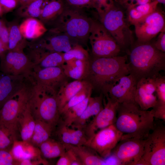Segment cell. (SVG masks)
<instances>
[{"mask_svg": "<svg viewBox=\"0 0 165 165\" xmlns=\"http://www.w3.org/2000/svg\"><path fill=\"white\" fill-rule=\"evenodd\" d=\"M126 56L90 58L87 71L83 80L93 89L101 91L105 96L110 87L122 76L130 74Z\"/></svg>", "mask_w": 165, "mask_h": 165, "instance_id": "1", "label": "cell"}, {"mask_svg": "<svg viewBox=\"0 0 165 165\" xmlns=\"http://www.w3.org/2000/svg\"><path fill=\"white\" fill-rule=\"evenodd\" d=\"M154 119L151 110H142L135 101L124 102L119 103L114 125L122 134L121 139H145L153 128Z\"/></svg>", "mask_w": 165, "mask_h": 165, "instance_id": "2", "label": "cell"}, {"mask_svg": "<svg viewBox=\"0 0 165 165\" xmlns=\"http://www.w3.org/2000/svg\"><path fill=\"white\" fill-rule=\"evenodd\" d=\"M128 63L130 74L137 82L142 78H154L165 70V53L150 42L138 43L130 52Z\"/></svg>", "mask_w": 165, "mask_h": 165, "instance_id": "3", "label": "cell"}, {"mask_svg": "<svg viewBox=\"0 0 165 165\" xmlns=\"http://www.w3.org/2000/svg\"><path fill=\"white\" fill-rule=\"evenodd\" d=\"M93 20L87 15L84 9L65 3L63 12L52 23L53 27L50 29L62 32L78 44L86 45L88 41Z\"/></svg>", "mask_w": 165, "mask_h": 165, "instance_id": "4", "label": "cell"}, {"mask_svg": "<svg viewBox=\"0 0 165 165\" xmlns=\"http://www.w3.org/2000/svg\"><path fill=\"white\" fill-rule=\"evenodd\" d=\"M97 13L98 20L120 48L132 44L133 37L130 24L123 11L116 2L109 0L106 8Z\"/></svg>", "mask_w": 165, "mask_h": 165, "instance_id": "5", "label": "cell"}, {"mask_svg": "<svg viewBox=\"0 0 165 165\" xmlns=\"http://www.w3.org/2000/svg\"><path fill=\"white\" fill-rule=\"evenodd\" d=\"M28 102L35 120L44 121L55 128L60 119L56 95L47 92L32 81Z\"/></svg>", "mask_w": 165, "mask_h": 165, "instance_id": "6", "label": "cell"}, {"mask_svg": "<svg viewBox=\"0 0 165 165\" xmlns=\"http://www.w3.org/2000/svg\"><path fill=\"white\" fill-rule=\"evenodd\" d=\"M165 165V127L154 123L153 128L145 139L143 154L135 165Z\"/></svg>", "mask_w": 165, "mask_h": 165, "instance_id": "7", "label": "cell"}, {"mask_svg": "<svg viewBox=\"0 0 165 165\" xmlns=\"http://www.w3.org/2000/svg\"><path fill=\"white\" fill-rule=\"evenodd\" d=\"M88 41L94 57H116L120 51V47L98 20H93Z\"/></svg>", "mask_w": 165, "mask_h": 165, "instance_id": "8", "label": "cell"}, {"mask_svg": "<svg viewBox=\"0 0 165 165\" xmlns=\"http://www.w3.org/2000/svg\"><path fill=\"white\" fill-rule=\"evenodd\" d=\"M30 84L25 86L7 101L0 109V126L17 132V119L23 108L28 101Z\"/></svg>", "mask_w": 165, "mask_h": 165, "instance_id": "9", "label": "cell"}, {"mask_svg": "<svg viewBox=\"0 0 165 165\" xmlns=\"http://www.w3.org/2000/svg\"><path fill=\"white\" fill-rule=\"evenodd\" d=\"M34 67L33 63L24 51L7 50L0 56V70L4 74L28 78Z\"/></svg>", "mask_w": 165, "mask_h": 165, "instance_id": "10", "label": "cell"}, {"mask_svg": "<svg viewBox=\"0 0 165 165\" xmlns=\"http://www.w3.org/2000/svg\"><path fill=\"white\" fill-rule=\"evenodd\" d=\"M122 136V133L113 124L97 131L88 139L85 145L105 159L111 155Z\"/></svg>", "mask_w": 165, "mask_h": 165, "instance_id": "11", "label": "cell"}, {"mask_svg": "<svg viewBox=\"0 0 165 165\" xmlns=\"http://www.w3.org/2000/svg\"><path fill=\"white\" fill-rule=\"evenodd\" d=\"M32 81L47 92L56 95L68 77L61 67L35 68L31 75Z\"/></svg>", "mask_w": 165, "mask_h": 165, "instance_id": "12", "label": "cell"}, {"mask_svg": "<svg viewBox=\"0 0 165 165\" xmlns=\"http://www.w3.org/2000/svg\"><path fill=\"white\" fill-rule=\"evenodd\" d=\"M145 141L135 138L121 139L113 149L112 156L119 165H135L143 154Z\"/></svg>", "mask_w": 165, "mask_h": 165, "instance_id": "13", "label": "cell"}, {"mask_svg": "<svg viewBox=\"0 0 165 165\" xmlns=\"http://www.w3.org/2000/svg\"><path fill=\"white\" fill-rule=\"evenodd\" d=\"M134 26L138 43L150 42L160 32L165 31L164 15L157 9Z\"/></svg>", "mask_w": 165, "mask_h": 165, "instance_id": "14", "label": "cell"}, {"mask_svg": "<svg viewBox=\"0 0 165 165\" xmlns=\"http://www.w3.org/2000/svg\"><path fill=\"white\" fill-rule=\"evenodd\" d=\"M106 97L107 102L103 109L82 129L88 139L98 131L114 124L116 122L119 103L107 96Z\"/></svg>", "mask_w": 165, "mask_h": 165, "instance_id": "15", "label": "cell"}, {"mask_svg": "<svg viewBox=\"0 0 165 165\" xmlns=\"http://www.w3.org/2000/svg\"><path fill=\"white\" fill-rule=\"evenodd\" d=\"M137 82L130 74L122 76L110 87L105 97L119 103L135 101Z\"/></svg>", "mask_w": 165, "mask_h": 165, "instance_id": "16", "label": "cell"}, {"mask_svg": "<svg viewBox=\"0 0 165 165\" xmlns=\"http://www.w3.org/2000/svg\"><path fill=\"white\" fill-rule=\"evenodd\" d=\"M36 46L51 52L65 53L78 44L66 34L51 29Z\"/></svg>", "mask_w": 165, "mask_h": 165, "instance_id": "17", "label": "cell"}, {"mask_svg": "<svg viewBox=\"0 0 165 165\" xmlns=\"http://www.w3.org/2000/svg\"><path fill=\"white\" fill-rule=\"evenodd\" d=\"M154 78H142L137 82L134 100L142 110L152 108L157 102V96L154 94L156 88Z\"/></svg>", "mask_w": 165, "mask_h": 165, "instance_id": "18", "label": "cell"}, {"mask_svg": "<svg viewBox=\"0 0 165 165\" xmlns=\"http://www.w3.org/2000/svg\"><path fill=\"white\" fill-rule=\"evenodd\" d=\"M30 48L28 56L33 63L34 68L61 67L65 63L64 53L49 51L35 46H31Z\"/></svg>", "mask_w": 165, "mask_h": 165, "instance_id": "19", "label": "cell"}, {"mask_svg": "<svg viewBox=\"0 0 165 165\" xmlns=\"http://www.w3.org/2000/svg\"><path fill=\"white\" fill-rule=\"evenodd\" d=\"M0 75V109L26 85L28 78L2 73Z\"/></svg>", "mask_w": 165, "mask_h": 165, "instance_id": "20", "label": "cell"}, {"mask_svg": "<svg viewBox=\"0 0 165 165\" xmlns=\"http://www.w3.org/2000/svg\"><path fill=\"white\" fill-rule=\"evenodd\" d=\"M56 127L58 141L63 144L84 145L88 140L82 129L70 128L65 125L60 119Z\"/></svg>", "mask_w": 165, "mask_h": 165, "instance_id": "21", "label": "cell"}, {"mask_svg": "<svg viewBox=\"0 0 165 165\" xmlns=\"http://www.w3.org/2000/svg\"><path fill=\"white\" fill-rule=\"evenodd\" d=\"M35 119L31 110L28 102L19 115L17 126L22 141L29 142L35 126Z\"/></svg>", "mask_w": 165, "mask_h": 165, "instance_id": "22", "label": "cell"}, {"mask_svg": "<svg viewBox=\"0 0 165 165\" xmlns=\"http://www.w3.org/2000/svg\"><path fill=\"white\" fill-rule=\"evenodd\" d=\"M103 95L102 93L97 97H90L85 109L80 116L72 124L71 126L72 128L82 129L90 117L96 116L103 109Z\"/></svg>", "mask_w": 165, "mask_h": 165, "instance_id": "23", "label": "cell"}, {"mask_svg": "<svg viewBox=\"0 0 165 165\" xmlns=\"http://www.w3.org/2000/svg\"><path fill=\"white\" fill-rule=\"evenodd\" d=\"M64 144L65 148L71 149L75 153L82 165H106L105 158L85 145L76 146Z\"/></svg>", "mask_w": 165, "mask_h": 165, "instance_id": "24", "label": "cell"}, {"mask_svg": "<svg viewBox=\"0 0 165 165\" xmlns=\"http://www.w3.org/2000/svg\"><path fill=\"white\" fill-rule=\"evenodd\" d=\"M19 27L21 33L26 39H36L47 31L44 24L39 20L34 18H25Z\"/></svg>", "mask_w": 165, "mask_h": 165, "instance_id": "25", "label": "cell"}, {"mask_svg": "<svg viewBox=\"0 0 165 165\" xmlns=\"http://www.w3.org/2000/svg\"><path fill=\"white\" fill-rule=\"evenodd\" d=\"M84 80H75L62 85L56 95L59 113L69 100L82 87Z\"/></svg>", "mask_w": 165, "mask_h": 165, "instance_id": "26", "label": "cell"}, {"mask_svg": "<svg viewBox=\"0 0 165 165\" xmlns=\"http://www.w3.org/2000/svg\"><path fill=\"white\" fill-rule=\"evenodd\" d=\"M89 61L72 59L61 67L65 75L75 80H83L86 74Z\"/></svg>", "mask_w": 165, "mask_h": 165, "instance_id": "27", "label": "cell"}, {"mask_svg": "<svg viewBox=\"0 0 165 165\" xmlns=\"http://www.w3.org/2000/svg\"><path fill=\"white\" fill-rule=\"evenodd\" d=\"M64 6L63 0H46L39 20L44 24L53 23L61 14Z\"/></svg>", "mask_w": 165, "mask_h": 165, "instance_id": "28", "label": "cell"}, {"mask_svg": "<svg viewBox=\"0 0 165 165\" xmlns=\"http://www.w3.org/2000/svg\"><path fill=\"white\" fill-rule=\"evenodd\" d=\"M19 25L16 22H11L7 25L9 32L8 50L23 51L28 44L20 31Z\"/></svg>", "mask_w": 165, "mask_h": 165, "instance_id": "29", "label": "cell"}, {"mask_svg": "<svg viewBox=\"0 0 165 165\" xmlns=\"http://www.w3.org/2000/svg\"><path fill=\"white\" fill-rule=\"evenodd\" d=\"M35 126L29 143L38 147L50 137L55 128L42 121L35 120Z\"/></svg>", "mask_w": 165, "mask_h": 165, "instance_id": "30", "label": "cell"}, {"mask_svg": "<svg viewBox=\"0 0 165 165\" xmlns=\"http://www.w3.org/2000/svg\"><path fill=\"white\" fill-rule=\"evenodd\" d=\"M38 148L41 155L48 159L60 157L66 151L63 144L50 138L42 143Z\"/></svg>", "mask_w": 165, "mask_h": 165, "instance_id": "31", "label": "cell"}, {"mask_svg": "<svg viewBox=\"0 0 165 165\" xmlns=\"http://www.w3.org/2000/svg\"><path fill=\"white\" fill-rule=\"evenodd\" d=\"M91 93L83 101L69 108L63 115L61 120L66 126L70 127L82 114L87 105Z\"/></svg>", "mask_w": 165, "mask_h": 165, "instance_id": "32", "label": "cell"}, {"mask_svg": "<svg viewBox=\"0 0 165 165\" xmlns=\"http://www.w3.org/2000/svg\"><path fill=\"white\" fill-rule=\"evenodd\" d=\"M46 0H36L20 5L17 10L19 16L25 18H39Z\"/></svg>", "mask_w": 165, "mask_h": 165, "instance_id": "33", "label": "cell"}, {"mask_svg": "<svg viewBox=\"0 0 165 165\" xmlns=\"http://www.w3.org/2000/svg\"><path fill=\"white\" fill-rule=\"evenodd\" d=\"M85 81L82 88L69 100L61 110L60 112V117L68 109L83 101L90 94L92 93L93 89L92 86L89 83Z\"/></svg>", "mask_w": 165, "mask_h": 165, "instance_id": "34", "label": "cell"}, {"mask_svg": "<svg viewBox=\"0 0 165 165\" xmlns=\"http://www.w3.org/2000/svg\"><path fill=\"white\" fill-rule=\"evenodd\" d=\"M63 57L65 62L72 59L87 61L90 58L87 51L79 44L75 45L70 50L64 53Z\"/></svg>", "mask_w": 165, "mask_h": 165, "instance_id": "35", "label": "cell"}, {"mask_svg": "<svg viewBox=\"0 0 165 165\" xmlns=\"http://www.w3.org/2000/svg\"><path fill=\"white\" fill-rule=\"evenodd\" d=\"M17 133L0 126V150L11 149Z\"/></svg>", "mask_w": 165, "mask_h": 165, "instance_id": "36", "label": "cell"}, {"mask_svg": "<svg viewBox=\"0 0 165 165\" xmlns=\"http://www.w3.org/2000/svg\"><path fill=\"white\" fill-rule=\"evenodd\" d=\"M65 148V152L60 157L56 165H82L80 160L72 150L66 148Z\"/></svg>", "mask_w": 165, "mask_h": 165, "instance_id": "37", "label": "cell"}, {"mask_svg": "<svg viewBox=\"0 0 165 165\" xmlns=\"http://www.w3.org/2000/svg\"><path fill=\"white\" fill-rule=\"evenodd\" d=\"M156 93L158 102L165 104V77L159 74L154 77Z\"/></svg>", "mask_w": 165, "mask_h": 165, "instance_id": "38", "label": "cell"}, {"mask_svg": "<svg viewBox=\"0 0 165 165\" xmlns=\"http://www.w3.org/2000/svg\"><path fill=\"white\" fill-rule=\"evenodd\" d=\"M19 165V161L13 156L11 149L0 150V165Z\"/></svg>", "mask_w": 165, "mask_h": 165, "instance_id": "39", "label": "cell"}, {"mask_svg": "<svg viewBox=\"0 0 165 165\" xmlns=\"http://www.w3.org/2000/svg\"><path fill=\"white\" fill-rule=\"evenodd\" d=\"M65 3L69 5L81 8H94L96 6L94 0H65Z\"/></svg>", "mask_w": 165, "mask_h": 165, "instance_id": "40", "label": "cell"}, {"mask_svg": "<svg viewBox=\"0 0 165 165\" xmlns=\"http://www.w3.org/2000/svg\"><path fill=\"white\" fill-rule=\"evenodd\" d=\"M159 3L155 0L145 4L138 5L135 6L145 17L155 11L157 9Z\"/></svg>", "mask_w": 165, "mask_h": 165, "instance_id": "41", "label": "cell"}, {"mask_svg": "<svg viewBox=\"0 0 165 165\" xmlns=\"http://www.w3.org/2000/svg\"><path fill=\"white\" fill-rule=\"evenodd\" d=\"M151 110L154 118L165 121V104L157 101Z\"/></svg>", "mask_w": 165, "mask_h": 165, "instance_id": "42", "label": "cell"}, {"mask_svg": "<svg viewBox=\"0 0 165 165\" xmlns=\"http://www.w3.org/2000/svg\"><path fill=\"white\" fill-rule=\"evenodd\" d=\"M4 13L13 11L20 5V0H0Z\"/></svg>", "mask_w": 165, "mask_h": 165, "instance_id": "43", "label": "cell"}, {"mask_svg": "<svg viewBox=\"0 0 165 165\" xmlns=\"http://www.w3.org/2000/svg\"><path fill=\"white\" fill-rule=\"evenodd\" d=\"M9 32L6 23L0 19V39L8 49Z\"/></svg>", "mask_w": 165, "mask_h": 165, "instance_id": "44", "label": "cell"}, {"mask_svg": "<svg viewBox=\"0 0 165 165\" xmlns=\"http://www.w3.org/2000/svg\"><path fill=\"white\" fill-rule=\"evenodd\" d=\"M156 40L152 44L157 50L165 52V31L160 32Z\"/></svg>", "mask_w": 165, "mask_h": 165, "instance_id": "45", "label": "cell"}, {"mask_svg": "<svg viewBox=\"0 0 165 165\" xmlns=\"http://www.w3.org/2000/svg\"><path fill=\"white\" fill-rule=\"evenodd\" d=\"M154 0H122L117 2L123 7L127 6H136L145 4Z\"/></svg>", "mask_w": 165, "mask_h": 165, "instance_id": "46", "label": "cell"}, {"mask_svg": "<svg viewBox=\"0 0 165 165\" xmlns=\"http://www.w3.org/2000/svg\"><path fill=\"white\" fill-rule=\"evenodd\" d=\"M95 2L97 12L106 8L109 4V0H94Z\"/></svg>", "mask_w": 165, "mask_h": 165, "instance_id": "47", "label": "cell"}, {"mask_svg": "<svg viewBox=\"0 0 165 165\" xmlns=\"http://www.w3.org/2000/svg\"><path fill=\"white\" fill-rule=\"evenodd\" d=\"M7 50V48L0 39V56Z\"/></svg>", "mask_w": 165, "mask_h": 165, "instance_id": "48", "label": "cell"}, {"mask_svg": "<svg viewBox=\"0 0 165 165\" xmlns=\"http://www.w3.org/2000/svg\"><path fill=\"white\" fill-rule=\"evenodd\" d=\"M36 0H20V5H22L27 4L32 1Z\"/></svg>", "mask_w": 165, "mask_h": 165, "instance_id": "49", "label": "cell"}, {"mask_svg": "<svg viewBox=\"0 0 165 165\" xmlns=\"http://www.w3.org/2000/svg\"><path fill=\"white\" fill-rule=\"evenodd\" d=\"M5 14L3 9L0 4V17H1Z\"/></svg>", "mask_w": 165, "mask_h": 165, "instance_id": "50", "label": "cell"}, {"mask_svg": "<svg viewBox=\"0 0 165 165\" xmlns=\"http://www.w3.org/2000/svg\"><path fill=\"white\" fill-rule=\"evenodd\" d=\"M159 3L165 4V0H156Z\"/></svg>", "mask_w": 165, "mask_h": 165, "instance_id": "51", "label": "cell"}, {"mask_svg": "<svg viewBox=\"0 0 165 165\" xmlns=\"http://www.w3.org/2000/svg\"><path fill=\"white\" fill-rule=\"evenodd\" d=\"M122 0H116V2H119L121 1H122Z\"/></svg>", "mask_w": 165, "mask_h": 165, "instance_id": "52", "label": "cell"}]
</instances>
